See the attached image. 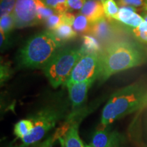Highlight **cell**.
Segmentation results:
<instances>
[{
    "mask_svg": "<svg viewBox=\"0 0 147 147\" xmlns=\"http://www.w3.org/2000/svg\"><path fill=\"white\" fill-rule=\"evenodd\" d=\"M62 43L51 31L38 33L29 39L18 55L21 67L43 69L61 47Z\"/></svg>",
    "mask_w": 147,
    "mask_h": 147,
    "instance_id": "cell-3",
    "label": "cell"
},
{
    "mask_svg": "<svg viewBox=\"0 0 147 147\" xmlns=\"http://www.w3.org/2000/svg\"><path fill=\"white\" fill-rule=\"evenodd\" d=\"M11 147H28V146H25V145H24V144H23V143H22L21 144L18 145V146H11Z\"/></svg>",
    "mask_w": 147,
    "mask_h": 147,
    "instance_id": "cell-31",
    "label": "cell"
},
{
    "mask_svg": "<svg viewBox=\"0 0 147 147\" xmlns=\"http://www.w3.org/2000/svg\"><path fill=\"white\" fill-rule=\"evenodd\" d=\"M56 140H58L55 134H53L52 136H50L49 138H47L45 140H44L42 142H37L36 144H32V147H52L53 144H54Z\"/></svg>",
    "mask_w": 147,
    "mask_h": 147,
    "instance_id": "cell-27",
    "label": "cell"
},
{
    "mask_svg": "<svg viewBox=\"0 0 147 147\" xmlns=\"http://www.w3.org/2000/svg\"><path fill=\"white\" fill-rule=\"evenodd\" d=\"M11 70L8 64H1V83L2 84L10 76Z\"/></svg>",
    "mask_w": 147,
    "mask_h": 147,
    "instance_id": "cell-28",
    "label": "cell"
},
{
    "mask_svg": "<svg viewBox=\"0 0 147 147\" xmlns=\"http://www.w3.org/2000/svg\"><path fill=\"white\" fill-rule=\"evenodd\" d=\"M143 19L144 20V21L147 22V11H144V12H143L142 13V15Z\"/></svg>",
    "mask_w": 147,
    "mask_h": 147,
    "instance_id": "cell-29",
    "label": "cell"
},
{
    "mask_svg": "<svg viewBox=\"0 0 147 147\" xmlns=\"http://www.w3.org/2000/svg\"><path fill=\"white\" fill-rule=\"evenodd\" d=\"M142 9L144 10V11H147V0H146L144 2V5L142 6Z\"/></svg>",
    "mask_w": 147,
    "mask_h": 147,
    "instance_id": "cell-30",
    "label": "cell"
},
{
    "mask_svg": "<svg viewBox=\"0 0 147 147\" xmlns=\"http://www.w3.org/2000/svg\"><path fill=\"white\" fill-rule=\"evenodd\" d=\"M46 5L52 8L57 13L63 14L68 12L67 0H42Z\"/></svg>",
    "mask_w": 147,
    "mask_h": 147,
    "instance_id": "cell-18",
    "label": "cell"
},
{
    "mask_svg": "<svg viewBox=\"0 0 147 147\" xmlns=\"http://www.w3.org/2000/svg\"><path fill=\"white\" fill-rule=\"evenodd\" d=\"M16 0H1L0 13L1 17L10 15L13 12Z\"/></svg>",
    "mask_w": 147,
    "mask_h": 147,
    "instance_id": "cell-22",
    "label": "cell"
},
{
    "mask_svg": "<svg viewBox=\"0 0 147 147\" xmlns=\"http://www.w3.org/2000/svg\"><path fill=\"white\" fill-rule=\"evenodd\" d=\"M116 33L117 29L112 23V19L105 16L95 23L91 24L89 34L100 42H106L112 40Z\"/></svg>",
    "mask_w": 147,
    "mask_h": 147,
    "instance_id": "cell-11",
    "label": "cell"
},
{
    "mask_svg": "<svg viewBox=\"0 0 147 147\" xmlns=\"http://www.w3.org/2000/svg\"><path fill=\"white\" fill-rule=\"evenodd\" d=\"M82 49H59L43 68L45 76L55 89L65 84L74 67L82 55Z\"/></svg>",
    "mask_w": 147,
    "mask_h": 147,
    "instance_id": "cell-5",
    "label": "cell"
},
{
    "mask_svg": "<svg viewBox=\"0 0 147 147\" xmlns=\"http://www.w3.org/2000/svg\"><path fill=\"white\" fill-rule=\"evenodd\" d=\"M47 27L50 29V31H53L55 29L59 27L61 25L63 24L62 14L59 13H55L53 15L49 16L45 21Z\"/></svg>",
    "mask_w": 147,
    "mask_h": 147,
    "instance_id": "cell-23",
    "label": "cell"
},
{
    "mask_svg": "<svg viewBox=\"0 0 147 147\" xmlns=\"http://www.w3.org/2000/svg\"><path fill=\"white\" fill-rule=\"evenodd\" d=\"M0 26H1V30H3L5 33L8 34L15 27V23H14V20L12 14L1 17Z\"/></svg>",
    "mask_w": 147,
    "mask_h": 147,
    "instance_id": "cell-24",
    "label": "cell"
},
{
    "mask_svg": "<svg viewBox=\"0 0 147 147\" xmlns=\"http://www.w3.org/2000/svg\"><path fill=\"white\" fill-rule=\"evenodd\" d=\"M86 147H87V146H86Z\"/></svg>",
    "mask_w": 147,
    "mask_h": 147,
    "instance_id": "cell-34",
    "label": "cell"
},
{
    "mask_svg": "<svg viewBox=\"0 0 147 147\" xmlns=\"http://www.w3.org/2000/svg\"><path fill=\"white\" fill-rule=\"evenodd\" d=\"M84 117V115H80L71 119H66L70 123V125L63 136L59 139L61 147H85L78 134L79 124Z\"/></svg>",
    "mask_w": 147,
    "mask_h": 147,
    "instance_id": "cell-10",
    "label": "cell"
},
{
    "mask_svg": "<svg viewBox=\"0 0 147 147\" xmlns=\"http://www.w3.org/2000/svg\"><path fill=\"white\" fill-rule=\"evenodd\" d=\"M40 0H16L12 12L15 27H31L40 23L38 18V5Z\"/></svg>",
    "mask_w": 147,
    "mask_h": 147,
    "instance_id": "cell-7",
    "label": "cell"
},
{
    "mask_svg": "<svg viewBox=\"0 0 147 147\" xmlns=\"http://www.w3.org/2000/svg\"><path fill=\"white\" fill-rule=\"evenodd\" d=\"M145 147H147V146H145Z\"/></svg>",
    "mask_w": 147,
    "mask_h": 147,
    "instance_id": "cell-33",
    "label": "cell"
},
{
    "mask_svg": "<svg viewBox=\"0 0 147 147\" xmlns=\"http://www.w3.org/2000/svg\"><path fill=\"white\" fill-rule=\"evenodd\" d=\"M146 0H118L117 4L121 7H134V8H138V7L143 6Z\"/></svg>",
    "mask_w": 147,
    "mask_h": 147,
    "instance_id": "cell-25",
    "label": "cell"
},
{
    "mask_svg": "<svg viewBox=\"0 0 147 147\" xmlns=\"http://www.w3.org/2000/svg\"><path fill=\"white\" fill-rule=\"evenodd\" d=\"M80 14L85 16L91 24L106 16L103 3L98 0H86Z\"/></svg>",
    "mask_w": 147,
    "mask_h": 147,
    "instance_id": "cell-13",
    "label": "cell"
},
{
    "mask_svg": "<svg viewBox=\"0 0 147 147\" xmlns=\"http://www.w3.org/2000/svg\"><path fill=\"white\" fill-rule=\"evenodd\" d=\"M144 59L142 51L131 42H112L100 53L97 79L105 82L115 74L141 65Z\"/></svg>",
    "mask_w": 147,
    "mask_h": 147,
    "instance_id": "cell-1",
    "label": "cell"
},
{
    "mask_svg": "<svg viewBox=\"0 0 147 147\" xmlns=\"http://www.w3.org/2000/svg\"><path fill=\"white\" fill-rule=\"evenodd\" d=\"M147 106V86L136 82L114 93L102 110L101 125L106 127L114 121Z\"/></svg>",
    "mask_w": 147,
    "mask_h": 147,
    "instance_id": "cell-2",
    "label": "cell"
},
{
    "mask_svg": "<svg viewBox=\"0 0 147 147\" xmlns=\"http://www.w3.org/2000/svg\"><path fill=\"white\" fill-rule=\"evenodd\" d=\"M38 13L40 23H42V22H45L49 16L56 13V12L52 8L46 5L42 0H40L38 5Z\"/></svg>",
    "mask_w": 147,
    "mask_h": 147,
    "instance_id": "cell-20",
    "label": "cell"
},
{
    "mask_svg": "<svg viewBox=\"0 0 147 147\" xmlns=\"http://www.w3.org/2000/svg\"><path fill=\"white\" fill-rule=\"evenodd\" d=\"M106 127L101 126L93 132L91 142L87 147H125L124 136L117 131H112Z\"/></svg>",
    "mask_w": 147,
    "mask_h": 147,
    "instance_id": "cell-9",
    "label": "cell"
},
{
    "mask_svg": "<svg viewBox=\"0 0 147 147\" xmlns=\"http://www.w3.org/2000/svg\"><path fill=\"white\" fill-rule=\"evenodd\" d=\"M131 31L138 40L147 43V22L144 21L138 27L131 28Z\"/></svg>",
    "mask_w": 147,
    "mask_h": 147,
    "instance_id": "cell-21",
    "label": "cell"
},
{
    "mask_svg": "<svg viewBox=\"0 0 147 147\" xmlns=\"http://www.w3.org/2000/svg\"><path fill=\"white\" fill-rule=\"evenodd\" d=\"M136 11V9L134 7H121L115 20L120 21L131 28H136L144 21L142 16L137 14Z\"/></svg>",
    "mask_w": 147,
    "mask_h": 147,
    "instance_id": "cell-12",
    "label": "cell"
},
{
    "mask_svg": "<svg viewBox=\"0 0 147 147\" xmlns=\"http://www.w3.org/2000/svg\"><path fill=\"white\" fill-rule=\"evenodd\" d=\"M100 53H84L75 65L65 85L89 80H96L99 73Z\"/></svg>",
    "mask_w": 147,
    "mask_h": 147,
    "instance_id": "cell-6",
    "label": "cell"
},
{
    "mask_svg": "<svg viewBox=\"0 0 147 147\" xmlns=\"http://www.w3.org/2000/svg\"><path fill=\"white\" fill-rule=\"evenodd\" d=\"M72 27L78 34H87L91 31V23L83 14H77L74 21Z\"/></svg>",
    "mask_w": 147,
    "mask_h": 147,
    "instance_id": "cell-16",
    "label": "cell"
},
{
    "mask_svg": "<svg viewBox=\"0 0 147 147\" xmlns=\"http://www.w3.org/2000/svg\"><path fill=\"white\" fill-rule=\"evenodd\" d=\"M69 104L70 102L63 100L52 101L29 116V119L34 123V129L30 134L22 139V143L29 146L45 138L59 121L67 118L71 111L69 110Z\"/></svg>",
    "mask_w": 147,
    "mask_h": 147,
    "instance_id": "cell-4",
    "label": "cell"
},
{
    "mask_svg": "<svg viewBox=\"0 0 147 147\" xmlns=\"http://www.w3.org/2000/svg\"><path fill=\"white\" fill-rule=\"evenodd\" d=\"M34 129V123L30 119H22L18 121L14 127V134L21 140L31 133Z\"/></svg>",
    "mask_w": 147,
    "mask_h": 147,
    "instance_id": "cell-15",
    "label": "cell"
},
{
    "mask_svg": "<svg viewBox=\"0 0 147 147\" xmlns=\"http://www.w3.org/2000/svg\"><path fill=\"white\" fill-rule=\"evenodd\" d=\"M94 81L89 80L66 86L68 89L69 100L71 106L70 113L66 119H71L80 115H87V109L84 108V105L87 100L88 91Z\"/></svg>",
    "mask_w": 147,
    "mask_h": 147,
    "instance_id": "cell-8",
    "label": "cell"
},
{
    "mask_svg": "<svg viewBox=\"0 0 147 147\" xmlns=\"http://www.w3.org/2000/svg\"><path fill=\"white\" fill-rule=\"evenodd\" d=\"M106 17L110 19H115L119 11V5L115 0H106L103 3Z\"/></svg>",
    "mask_w": 147,
    "mask_h": 147,
    "instance_id": "cell-19",
    "label": "cell"
},
{
    "mask_svg": "<svg viewBox=\"0 0 147 147\" xmlns=\"http://www.w3.org/2000/svg\"><path fill=\"white\" fill-rule=\"evenodd\" d=\"M81 49L84 53H101V45L100 41L92 36L84 35L83 36V44Z\"/></svg>",
    "mask_w": 147,
    "mask_h": 147,
    "instance_id": "cell-17",
    "label": "cell"
},
{
    "mask_svg": "<svg viewBox=\"0 0 147 147\" xmlns=\"http://www.w3.org/2000/svg\"><path fill=\"white\" fill-rule=\"evenodd\" d=\"M51 32H53L56 38L61 43L72 40L77 36V33L74 30L72 26L67 24H62L57 28Z\"/></svg>",
    "mask_w": 147,
    "mask_h": 147,
    "instance_id": "cell-14",
    "label": "cell"
},
{
    "mask_svg": "<svg viewBox=\"0 0 147 147\" xmlns=\"http://www.w3.org/2000/svg\"><path fill=\"white\" fill-rule=\"evenodd\" d=\"M85 2L86 0H67L68 11L80 10Z\"/></svg>",
    "mask_w": 147,
    "mask_h": 147,
    "instance_id": "cell-26",
    "label": "cell"
},
{
    "mask_svg": "<svg viewBox=\"0 0 147 147\" xmlns=\"http://www.w3.org/2000/svg\"><path fill=\"white\" fill-rule=\"evenodd\" d=\"M98 1H100L102 3H104L106 1V0H98Z\"/></svg>",
    "mask_w": 147,
    "mask_h": 147,
    "instance_id": "cell-32",
    "label": "cell"
}]
</instances>
